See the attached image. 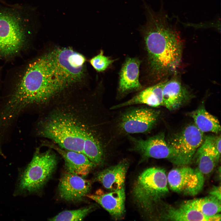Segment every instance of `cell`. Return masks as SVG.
<instances>
[{
    "label": "cell",
    "instance_id": "obj_5",
    "mask_svg": "<svg viewBox=\"0 0 221 221\" xmlns=\"http://www.w3.org/2000/svg\"><path fill=\"white\" fill-rule=\"evenodd\" d=\"M22 8L0 6V54L17 52L25 41L30 19Z\"/></svg>",
    "mask_w": 221,
    "mask_h": 221
},
{
    "label": "cell",
    "instance_id": "obj_4",
    "mask_svg": "<svg viewBox=\"0 0 221 221\" xmlns=\"http://www.w3.org/2000/svg\"><path fill=\"white\" fill-rule=\"evenodd\" d=\"M57 159L50 148L44 152L37 149L32 160L18 177L15 194L27 195L41 190L56 168Z\"/></svg>",
    "mask_w": 221,
    "mask_h": 221
},
{
    "label": "cell",
    "instance_id": "obj_16",
    "mask_svg": "<svg viewBox=\"0 0 221 221\" xmlns=\"http://www.w3.org/2000/svg\"><path fill=\"white\" fill-rule=\"evenodd\" d=\"M214 136L212 135L206 136L193 158L195 160L196 168L204 175L212 172L220 157V154L214 144Z\"/></svg>",
    "mask_w": 221,
    "mask_h": 221
},
{
    "label": "cell",
    "instance_id": "obj_2",
    "mask_svg": "<svg viewBox=\"0 0 221 221\" xmlns=\"http://www.w3.org/2000/svg\"><path fill=\"white\" fill-rule=\"evenodd\" d=\"M69 94L57 70L52 50L29 64L10 99L0 111V119L10 123L31 106L42 112Z\"/></svg>",
    "mask_w": 221,
    "mask_h": 221
},
{
    "label": "cell",
    "instance_id": "obj_19",
    "mask_svg": "<svg viewBox=\"0 0 221 221\" xmlns=\"http://www.w3.org/2000/svg\"><path fill=\"white\" fill-rule=\"evenodd\" d=\"M162 92L163 106L170 111L179 108L189 97L187 90L174 79L164 82Z\"/></svg>",
    "mask_w": 221,
    "mask_h": 221
},
{
    "label": "cell",
    "instance_id": "obj_18",
    "mask_svg": "<svg viewBox=\"0 0 221 221\" xmlns=\"http://www.w3.org/2000/svg\"><path fill=\"white\" fill-rule=\"evenodd\" d=\"M128 166V161L123 160L115 165L99 172L95 180L111 191L119 189L124 185Z\"/></svg>",
    "mask_w": 221,
    "mask_h": 221
},
{
    "label": "cell",
    "instance_id": "obj_11",
    "mask_svg": "<svg viewBox=\"0 0 221 221\" xmlns=\"http://www.w3.org/2000/svg\"><path fill=\"white\" fill-rule=\"evenodd\" d=\"M171 190L188 196H195L202 189L204 175L197 169L183 166L171 170L167 176Z\"/></svg>",
    "mask_w": 221,
    "mask_h": 221
},
{
    "label": "cell",
    "instance_id": "obj_15",
    "mask_svg": "<svg viewBox=\"0 0 221 221\" xmlns=\"http://www.w3.org/2000/svg\"><path fill=\"white\" fill-rule=\"evenodd\" d=\"M107 211L113 218L120 219L125 212V192L124 185L116 190L103 194L86 195Z\"/></svg>",
    "mask_w": 221,
    "mask_h": 221
},
{
    "label": "cell",
    "instance_id": "obj_24",
    "mask_svg": "<svg viewBox=\"0 0 221 221\" xmlns=\"http://www.w3.org/2000/svg\"><path fill=\"white\" fill-rule=\"evenodd\" d=\"M114 61V60L104 56L102 50H101L98 55L91 58L89 60L91 66L98 72L105 71Z\"/></svg>",
    "mask_w": 221,
    "mask_h": 221
},
{
    "label": "cell",
    "instance_id": "obj_23",
    "mask_svg": "<svg viewBox=\"0 0 221 221\" xmlns=\"http://www.w3.org/2000/svg\"><path fill=\"white\" fill-rule=\"evenodd\" d=\"M94 208V206L90 205L80 209L66 210L61 212L49 219V221H81Z\"/></svg>",
    "mask_w": 221,
    "mask_h": 221
},
{
    "label": "cell",
    "instance_id": "obj_21",
    "mask_svg": "<svg viewBox=\"0 0 221 221\" xmlns=\"http://www.w3.org/2000/svg\"><path fill=\"white\" fill-rule=\"evenodd\" d=\"M163 217L173 221H207V217L185 203L179 208L169 207Z\"/></svg>",
    "mask_w": 221,
    "mask_h": 221
},
{
    "label": "cell",
    "instance_id": "obj_7",
    "mask_svg": "<svg viewBox=\"0 0 221 221\" xmlns=\"http://www.w3.org/2000/svg\"><path fill=\"white\" fill-rule=\"evenodd\" d=\"M119 115L115 122V132L121 135L145 134L157 122L160 111L148 106H130Z\"/></svg>",
    "mask_w": 221,
    "mask_h": 221
},
{
    "label": "cell",
    "instance_id": "obj_1",
    "mask_svg": "<svg viewBox=\"0 0 221 221\" xmlns=\"http://www.w3.org/2000/svg\"><path fill=\"white\" fill-rule=\"evenodd\" d=\"M76 92L41 112L37 135L61 148L83 154L96 165L105 160L110 140L101 106Z\"/></svg>",
    "mask_w": 221,
    "mask_h": 221
},
{
    "label": "cell",
    "instance_id": "obj_3",
    "mask_svg": "<svg viewBox=\"0 0 221 221\" xmlns=\"http://www.w3.org/2000/svg\"><path fill=\"white\" fill-rule=\"evenodd\" d=\"M146 20L138 30L147 52L150 72L160 77L178 67L182 54V41L176 27L170 23L161 5L158 12L144 4Z\"/></svg>",
    "mask_w": 221,
    "mask_h": 221
},
{
    "label": "cell",
    "instance_id": "obj_22",
    "mask_svg": "<svg viewBox=\"0 0 221 221\" xmlns=\"http://www.w3.org/2000/svg\"><path fill=\"white\" fill-rule=\"evenodd\" d=\"M185 203L206 217L219 213L221 211V201L210 195L189 200Z\"/></svg>",
    "mask_w": 221,
    "mask_h": 221
},
{
    "label": "cell",
    "instance_id": "obj_12",
    "mask_svg": "<svg viewBox=\"0 0 221 221\" xmlns=\"http://www.w3.org/2000/svg\"><path fill=\"white\" fill-rule=\"evenodd\" d=\"M91 187L89 180L83 177L68 172L60 179L58 192L60 198L69 202L80 201L88 194Z\"/></svg>",
    "mask_w": 221,
    "mask_h": 221
},
{
    "label": "cell",
    "instance_id": "obj_17",
    "mask_svg": "<svg viewBox=\"0 0 221 221\" xmlns=\"http://www.w3.org/2000/svg\"><path fill=\"white\" fill-rule=\"evenodd\" d=\"M164 82H160L142 90L130 99L112 106L110 110L137 105H143L152 107L163 106L162 90Z\"/></svg>",
    "mask_w": 221,
    "mask_h": 221
},
{
    "label": "cell",
    "instance_id": "obj_10",
    "mask_svg": "<svg viewBox=\"0 0 221 221\" xmlns=\"http://www.w3.org/2000/svg\"><path fill=\"white\" fill-rule=\"evenodd\" d=\"M131 147L130 150L140 155L142 161L149 158L166 159L174 164L176 153L174 149L165 139L164 133L146 139L128 135Z\"/></svg>",
    "mask_w": 221,
    "mask_h": 221
},
{
    "label": "cell",
    "instance_id": "obj_26",
    "mask_svg": "<svg viewBox=\"0 0 221 221\" xmlns=\"http://www.w3.org/2000/svg\"><path fill=\"white\" fill-rule=\"evenodd\" d=\"M221 136L215 137L214 139V146L219 153H221Z\"/></svg>",
    "mask_w": 221,
    "mask_h": 221
},
{
    "label": "cell",
    "instance_id": "obj_9",
    "mask_svg": "<svg viewBox=\"0 0 221 221\" xmlns=\"http://www.w3.org/2000/svg\"><path fill=\"white\" fill-rule=\"evenodd\" d=\"M204 139V133L195 124L188 125L174 135L167 142L176 152L174 164L182 166L191 163Z\"/></svg>",
    "mask_w": 221,
    "mask_h": 221
},
{
    "label": "cell",
    "instance_id": "obj_14",
    "mask_svg": "<svg viewBox=\"0 0 221 221\" xmlns=\"http://www.w3.org/2000/svg\"><path fill=\"white\" fill-rule=\"evenodd\" d=\"M140 61L136 58H128L124 62L119 73L118 93L123 97L130 93L141 90L139 81Z\"/></svg>",
    "mask_w": 221,
    "mask_h": 221
},
{
    "label": "cell",
    "instance_id": "obj_25",
    "mask_svg": "<svg viewBox=\"0 0 221 221\" xmlns=\"http://www.w3.org/2000/svg\"><path fill=\"white\" fill-rule=\"evenodd\" d=\"M220 186L214 187L210 192V195L212 196L221 201Z\"/></svg>",
    "mask_w": 221,
    "mask_h": 221
},
{
    "label": "cell",
    "instance_id": "obj_20",
    "mask_svg": "<svg viewBox=\"0 0 221 221\" xmlns=\"http://www.w3.org/2000/svg\"><path fill=\"white\" fill-rule=\"evenodd\" d=\"M190 115L193 119L196 126L202 132L217 133L220 131L221 126L219 120L207 112L203 106L192 111Z\"/></svg>",
    "mask_w": 221,
    "mask_h": 221
},
{
    "label": "cell",
    "instance_id": "obj_6",
    "mask_svg": "<svg viewBox=\"0 0 221 221\" xmlns=\"http://www.w3.org/2000/svg\"><path fill=\"white\" fill-rule=\"evenodd\" d=\"M165 170L161 168H147L139 175L134 186L132 194L138 207L150 214L156 203L169 192Z\"/></svg>",
    "mask_w": 221,
    "mask_h": 221
},
{
    "label": "cell",
    "instance_id": "obj_27",
    "mask_svg": "<svg viewBox=\"0 0 221 221\" xmlns=\"http://www.w3.org/2000/svg\"><path fill=\"white\" fill-rule=\"evenodd\" d=\"M221 215L219 213L214 215L207 216V221H220Z\"/></svg>",
    "mask_w": 221,
    "mask_h": 221
},
{
    "label": "cell",
    "instance_id": "obj_8",
    "mask_svg": "<svg viewBox=\"0 0 221 221\" xmlns=\"http://www.w3.org/2000/svg\"><path fill=\"white\" fill-rule=\"evenodd\" d=\"M53 51L58 71L66 87L72 92L76 91L73 87L83 79L85 58L69 48Z\"/></svg>",
    "mask_w": 221,
    "mask_h": 221
},
{
    "label": "cell",
    "instance_id": "obj_13",
    "mask_svg": "<svg viewBox=\"0 0 221 221\" xmlns=\"http://www.w3.org/2000/svg\"><path fill=\"white\" fill-rule=\"evenodd\" d=\"M42 145L55 150L62 157L67 172L83 177L96 166L83 154L62 149L49 140L45 139Z\"/></svg>",
    "mask_w": 221,
    "mask_h": 221
}]
</instances>
